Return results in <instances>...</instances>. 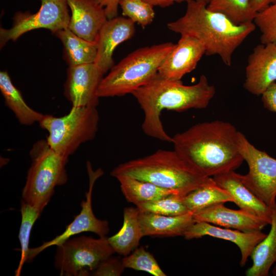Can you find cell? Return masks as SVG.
Returning <instances> with one entry per match:
<instances>
[{
	"mask_svg": "<svg viewBox=\"0 0 276 276\" xmlns=\"http://www.w3.org/2000/svg\"><path fill=\"white\" fill-rule=\"evenodd\" d=\"M110 174L114 177L123 175L150 182L182 196L212 178L202 175L174 149L158 150L148 156L120 164Z\"/></svg>",
	"mask_w": 276,
	"mask_h": 276,
	"instance_id": "obj_4",
	"label": "cell"
},
{
	"mask_svg": "<svg viewBox=\"0 0 276 276\" xmlns=\"http://www.w3.org/2000/svg\"><path fill=\"white\" fill-rule=\"evenodd\" d=\"M115 178L119 181L121 191L127 201L135 205L154 201L171 194L178 195L172 190L128 176L120 175Z\"/></svg>",
	"mask_w": 276,
	"mask_h": 276,
	"instance_id": "obj_25",
	"label": "cell"
},
{
	"mask_svg": "<svg viewBox=\"0 0 276 276\" xmlns=\"http://www.w3.org/2000/svg\"><path fill=\"white\" fill-rule=\"evenodd\" d=\"M32 163L22 191V198L41 213L53 196L56 187L67 181L68 158L53 150L46 140L36 142L30 151Z\"/></svg>",
	"mask_w": 276,
	"mask_h": 276,
	"instance_id": "obj_6",
	"label": "cell"
},
{
	"mask_svg": "<svg viewBox=\"0 0 276 276\" xmlns=\"http://www.w3.org/2000/svg\"><path fill=\"white\" fill-rule=\"evenodd\" d=\"M270 230L254 248L250 258L252 265L245 272L247 276H268L276 262V202L272 208Z\"/></svg>",
	"mask_w": 276,
	"mask_h": 276,
	"instance_id": "obj_23",
	"label": "cell"
},
{
	"mask_svg": "<svg viewBox=\"0 0 276 276\" xmlns=\"http://www.w3.org/2000/svg\"><path fill=\"white\" fill-rule=\"evenodd\" d=\"M89 177V189L85 193L86 199L81 203V210L79 214L74 217L72 222L66 226L64 231L52 240L44 242L39 246L30 249L27 262L33 259L46 248L58 246L75 235L84 232H92L99 237H104L109 233V224L107 220L98 219L94 214L91 198L95 182L104 172L101 168L94 170L89 162L86 163Z\"/></svg>",
	"mask_w": 276,
	"mask_h": 276,
	"instance_id": "obj_11",
	"label": "cell"
},
{
	"mask_svg": "<svg viewBox=\"0 0 276 276\" xmlns=\"http://www.w3.org/2000/svg\"><path fill=\"white\" fill-rule=\"evenodd\" d=\"M99 4L104 8L108 19L118 16V7L120 0H97Z\"/></svg>",
	"mask_w": 276,
	"mask_h": 276,
	"instance_id": "obj_35",
	"label": "cell"
},
{
	"mask_svg": "<svg viewBox=\"0 0 276 276\" xmlns=\"http://www.w3.org/2000/svg\"><path fill=\"white\" fill-rule=\"evenodd\" d=\"M215 93L214 86L204 75L200 77L196 84L185 85L181 80H168L157 73L131 94L144 113L142 125L144 132L152 137L171 143L172 137L165 131L160 119L161 112L165 109L182 111L205 108Z\"/></svg>",
	"mask_w": 276,
	"mask_h": 276,
	"instance_id": "obj_2",
	"label": "cell"
},
{
	"mask_svg": "<svg viewBox=\"0 0 276 276\" xmlns=\"http://www.w3.org/2000/svg\"><path fill=\"white\" fill-rule=\"evenodd\" d=\"M119 6L123 16L144 28L155 17L154 6L144 0H120Z\"/></svg>",
	"mask_w": 276,
	"mask_h": 276,
	"instance_id": "obj_31",
	"label": "cell"
},
{
	"mask_svg": "<svg viewBox=\"0 0 276 276\" xmlns=\"http://www.w3.org/2000/svg\"><path fill=\"white\" fill-rule=\"evenodd\" d=\"M125 268L143 271L154 276H166L153 256L143 246L136 248L122 259Z\"/></svg>",
	"mask_w": 276,
	"mask_h": 276,
	"instance_id": "obj_30",
	"label": "cell"
},
{
	"mask_svg": "<svg viewBox=\"0 0 276 276\" xmlns=\"http://www.w3.org/2000/svg\"><path fill=\"white\" fill-rule=\"evenodd\" d=\"M254 22L261 32V43L276 42V2L257 13Z\"/></svg>",
	"mask_w": 276,
	"mask_h": 276,
	"instance_id": "obj_32",
	"label": "cell"
},
{
	"mask_svg": "<svg viewBox=\"0 0 276 276\" xmlns=\"http://www.w3.org/2000/svg\"><path fill=\"white\" fill-rule=\"evenodd\" d=\"M125 267L122 259L110 257L102 261L92 273L95 276H119Z\"/></svg>",
	"mask_w": 276,
	"mask_h": 276,
	"instance_id": "obj_33",
	"label": "cell"
},
{
	"mask_svg": "<svg viewBox=\"0 0 276 276\" xmlns=\"http://www.w3.org/2000/svg\"><path fill=\"white\" fill-rule=\"evenodd\" d=\"M139 211L133 207L125 208L123 212V224L120 230L108 237L115 252L126 256L136 248L144 237L139 219Z\"/></svg>",
	"mask_w": 276,
	"mask_h": 276,
	"instance_id": "obj_22",
	"label": "cell"
},
{
	"mask_svg": "<svg viewBox=\"0 0 276 276\" xmlns=\"http://www.w3.org/2000/svg\"><path fill=\"white\" fill-rule=\"evenodd\" d=\"M206 7L222 14L237 25L254 22L257 14L253 0H210Z\"/></svg>",
	"mask_w": 276,
	"mask_h": 276,
	"instance_id": "obj_27",
	"label": "cell"
},
{
	"mask_svg": "<svg viewBox=\"0 0 276 276\" xmlns=\"http://www.w3.org/2000/svg\"><path fill=\"white\" fill-rule=\"evenodd\" d=\"M182 196L171 194L159 199L136 205L141 212H150L165 216H175L189 212L182 200Z\"/></svg>",
	"mask_w": 276,
	"mask_h": 276,
	"instance_id": "obj_29",
	"label": "cell"
},
{
	"mask_svg": "<svg viewBox=\"0 0 276 276\" xmlns=\"http://www.w3.org/2000/svg\"><path fill=\"white\" fill-rule=\"evenodd\" d=\"M238 132L227 122H204L175 134L171 143L199 172L213 177L235 171L244 161L238 147Z\"/></svg>",
	"mask_w": 276,
	"mask_h": 276,
	"instance_id": "obj_1",
	"label": "cell"
},
{
	"mask_svg": "<svg viewBox=\"0 0 276 276\" xmlns=\"http://www.w3.org/2000/svg\"><path fill=\"white\" fill-rule=\"evenodd\" d=\"M20 211L21 219L18 239L20 244L21 255L18 267L15 271V276L20 275L24 264L27 262L30 249L29 246L31 231L35 222L41 214L35 208L22 199L21 200Z\"/></svg>",
	"mask_w": 276,
	"mask_h": 276,
	"instance_id": "obj_28",
	"label": "cell"
},
{
	"mask_svg": "<svg viewBox=\"0 0 276 276\" xmlns=\"http://www.w3.org/2000/svg\"><path fill=\"white\" fill-rule=\"evenodd\" d=\"M0 90L5 103L18 122L30 126L39 123L44 114L31 108L25 102L20 91L13 84L7 71L0 72Z\"/></svg>",
	"mask_w": 276,
	"mask_h": 276,
	"instance_id": "obj_24",
	"label": "cell"
},
{
	"mask_svg": "<svg viewBox=\"0 0 276 276\" xmlns=\"http://www.w3.org/2000/svg\"><path fill=\"white\" fill-rule=\"evenodd\" d=\"M103 75L94 63L68 67L64 95L72 106H98L97 90Z\"/></svg>",
	"mask_w": 276,
	"mask_h": 276,
	"instance_id": "obj_12",
	"label": "cell"
},
{
	"mask_svg": "<svg viewBox=\"0 0 276 276\" xmlns=\"http://www.w3.org/2000/svg\"><path fill=\"white\" fill-rule=\"evenodd\" d=\"M152 6H158L162 8H165L172 5L175 3H182L190 1L191 0H144Z\"/></svg>",
	"mask_w": 276,
	"mask_h": 276,
	"instance_id": "obj_36",
	"label": "cell"
},
{
	"mask_svg": "<svg viewBox=\"0 0 276 276\" xmlns=\"http://www.w3.org/2000/svg\"><path fill=\"white\" fill-rule=\"evenodd\" d=\"M67 3L71 11L68 28L85 40L96 42L108 20L104 8L97 0H67Z\"/></svg>",
	"mask_w": 276,
	"mask_h": 276,
	"instance_id": "obj_18",
	"label": "cell"
},
{
	"mask_svg": "<svg viewBox=\"0 0 276 276\" xmlns=\"http://www.w3.org/2000/svg\"><path fill=\"white\" fill-rule=\"evenodd\" d=\"M41 6L35 13L18 11L9 29H0V47L9 41H15L21 36L38 29L55 32L68 28L71 18L67 0H39Z\"/></svg>",
	"mask_w": 276,
	"mask_h": 276,
	"instance_id": "obj_10",
	"label": "cell"
},
{
	"mask_svg": "<svg viewBox=\"0 0 276 276\" xmlns=\"http://www.w3.org/2000/svg\"><path fill=\"white\" fill-rule=\"evenodd\" d=\"M276 81V42L256 45L247 59L244 88L261 95Z\"/></svg>",
	"mask_w": 276,
	"mask_h": 276,
	"instance_id": "obj_13",
	"label": "cell"
},
{
	"mask_svg": "<svg viewBox=\"0 0 276 276\" xmlns=\"http://www.w3.org/2000/svg\"><path fill=\"white\" fill-rule=\"evenodd\" d=\"M195 221H202L217 226L244 232L262 231L268 222L265 219L243 210H232L224 203L215 204L193 213Z\"/></svg>",
	"mask_w": 276,
	"mask_h": 276,
	"instance_id": "obj_17",
	"label": "cell"
},
{
	"mask_svg": "<svg viewBox=\"0 0 276 276\" xmlns=\"http://www.w3.org/2000/svg\"><path fill=\"white\" fill-rule=\"evenodd\" d=\"M220 187L227 191L240 209L271 223L272 209L259 199L242 182L240 174L235 171L212 177Z\"/></svg>",
	"mask_w": 276,
	"mask_h": 276,
	"instance_id": "obj_19",
	"label": "cell"
},
{
	"mask_svg": "<svg viewBox=\"0 0 276 276\" xmlns=\"http://www.w3.org/2000/svg\"><path fill=\"white\" fill-rule=\"evenodd\" d=\"M271 273L272 275L276 276V262L272 266V268L271 269Z\"/></svg>",
	"mask_w": 276,
	"mask_h": 276,
	"instance_id": "obj_38",
	"label": "cell"
},
{
	"mask_svg": "<svg viewBox=\"0 0 276 276\" xmlns=\"http://www.w3.org/2000/svg\"><path fill=\"white\" fill-rule=\"evenodd\" d=\"M175 45L173 42H165L130 53L114 65L103 78L97 90L98 96H122L146 84L158 73L162 62Z\"/></svg>",
	"mask_w": 276,
	"mask_h": 276,
	"instance_id": "obj_5",
	"label": "cell"
},
{
	"mask_svg": "<svg viewBox=\"0 0 276 276\" xmlns=\"http://www.w3.org/2000/svg\"><path fill=\"white\" fill-rule=\"evenodd\" d=\"M139 219L144 236H183L195 222L193 213L170 216L139 211Z\"/></svg>",
	"mask_w": 276,
	"mask_h": 276,
	"instance_id": "obj_20",
	"label": "cell"
},
{
	"mask_svg": "<svg viewBox=\"0 0 276 276\" xmlns=\"http://www.w3.org/2000/svg\"><path fill=\"white\" fill-rule=\"evenodd\" d=\"M182 200L189 212L192 213L215 204L234 202L227 191L218 186L212 177L205 183L183 196Z\"/></svg>",
	"mask_w": 276,
	"mask_h": 276,
	"instance_id": "obj_26",
	"label": "cell"
},
{
	"mask_svg": "<svg viewBox=\"0 0 276 276\" xmlns=\"http://www.w3.org/2000/svg\"><path fill=\"white\" fill-rule=\"evenodd\" d=\"M276 2V0H253L254 8L257 13Z\"/></svg>",
	"mask_w": 276,
	"mask_h": 276,
	"instance_id": "obj_37",
	"label": "cell"
},
{
	"mask_svg": "<svg viewBox=\"0 0 276 276\" xmlns=\"http://www.w3.org/2000/svg\"><path fill=\"white\" fill-rule=\"evenodd\" d=\"M205 53L204 47L199 40L188 35H181L160 64L158 73L168 80H181L186 74L195 69Z\"/></svg>",
	"mask_w": 276,
	"mask_h": 276,
	"instance_id": "obj_14",
	"label": "cell"
},
{
	"mask_svg": "<svg viewBox=\"0 0 276 276\" xmlns=\"http://www.w3.org/2000/svg\"><path fill=\"white\" fill-rule=\"evenodd\" d=\"M237 144L248 167L247 174H240L241 180L259 199L272 209L276 202V159L256 148L240 131Z\"/></svg>",
	"mask_w": 276,
	"mask_h": 276,
	"instance_id": "obj_9",
	"label": "cell"
},
{
	"mask_svg": "<svg viewBox=\"0 0 276 276\" xmlns=\"http://www.w3.org/2000/svg\"><path fill=\"white\" fill-rule=\"evenodd\" d=\"M114 252L106 236L74 237L57 246L54 265L60 275H89Z\"/></svg>",
	"mask_w": 276,
	"mask_h": 276,
	"instance_id": "obj_8",
	"label": "cell"
},
{
	"mask_svg": "<svg viewBox=\"0 0 276 276\" xmlns=\"http://www.w3.org/2000/svg\"><path fill=\"white\" fill-rule=\"evenodd\" d=\"M196 1L199 2L205 3L207 5L210 0H196Z\"/></svg>",
	"mask_w": 276,
	"mask_h": 276,
	"instance_id": "obj_39",
	"label": "cell"
},
{
	"mask_svg": "<svg viewBox=\"0 0 276 276\" xmlns=\"http://www.w3.org/2000/svg\"><path fill=\"white\" fill-rule=\"evenodd\" d=\"M266 235L262 231L244 232L205 222L195 221L186 231L183 237L187 240H191L208 236L232 242L240 249V265L243 267L254 248L265 238Z\"/></svg>",
	"mask_w": 276,
	"mask_h": 276,
	"instance_id": "obj_16",
	"label": "cell"
},
{
	"mask_svg": "<svg viewBox=\"0 0 276 276\" xmlns=\"http://www.w3.org/2000/svg\"><path fill=\"white\" fill-rule=\"evenodd\" d=\"M135 31V23L124 16L108 19L102 26L96 40L97 53L94 63L103 74L114 65L113 54L116 48L131 38Z\"/></svg>",
	"mask_w": 276,
	"mask_h": 276,
	"instance_id": "obj_15",
	"label": "cell"
},
{
	"mask_svg": "<svg viewBox=\"0 0 276 276\" xmlns=\"http://www.w3.org/2000/svg\"><path fill=\"white\" fill-rule=\"evenodd\" d=\"M203 3L191 0L185 14L167 24L168 29L199 40L206 55H218L227 66L233 53L256 29L254 22L237 25L221 13L211 11Z\"/></svg>",
	"mask_w": 276,
	"mask_h": 276,
	"instance_id": "obj_3",
	"label": "cell"
},
{
	"mask_svg": "<svg viewBox=\"0 0 276 276\" xmlns=\"http://www.w3.org/2000/svg\"><path fill=\"white\" fill-rule=\"evenodd\" d=\"M261 96L264 107L276 113V82L271 83Z\"/></svg>",
	"mask_w": 276,
	"mask_h": 276,
	"instance_id": "obj_34",
	"label": "cell"
},
{
	"mask_svg": "<svg viewBox=\"0 0 276 276\" xmlns=\"http://www.w3.org/2000/svg\"><path fill=\"white\" fill-rule=\"evenodd\" d=\"M53 34L63 45V57L68 66L94 63L97 56L96 42L85 40L68 28L58 30Z\"/></svg>",
	"mask_w": 276,
	"mask_h": 276,
	"instance_id": "obj_21",
	"label": "cell"
},
{
	"mask_svg": "<svg viewBox=\"0 0 276 276\" xmlns=\"http://www.w3.org/2000/svg\"><path fill=\"white\" fill-rule=\"evenodd\" d=\"M99 120L97 107L72 106L62 117L44 114L38 123L48 132L46 140L50 147L68 157L81 144L95 137Z\"/></svg>",
	"mask_w": 276,
	"mask_h": 276,
	"instance_id": "obj_7",
	"label": "cell"
}]
</instances>
